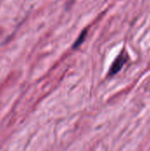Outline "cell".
Masks as SVG:
<instances>
[{
  "mask_svg": "<svg viewBox=\"0 0 150 151\" xmlns=\"http://www.w3.org/2000/svg\"><path fill=\"white\" fill-rule=\"evenodd\" d=\"M127 60H128V55H127L126 51L125 50H123L120 52V54L116 58L113 64L111 65L110 71H109V75L113 76L115 74H117L123 68V66L125 65V64L126 63Z\"/></svg>",
  "mask_w": 150,
  "mask_h": 151,
  "instance_id": "6da1fadb",
  "label": "cell"
},
{
  "mask_svg": "<svg viewBox=\"0 0 150 151\" xmlns=\"http://www.w3.org/2000/svg\"><path fill=\"white\" fill-rule=\"evenodd\" d=\"M87 33H88V29H85V30L82 31V33L80 35V36L78 37V39H77L76 42H74V44H73V49H76V48H78L79 46L81 45V43L84 42L86 36H87Z\"/></svg>",
  "mask_w": 150,
  "mask_h": 151,
  "instance_id": "7a4b0ae2",
  "label": "cell"
}]
</instances>
